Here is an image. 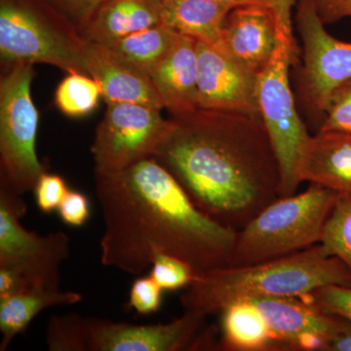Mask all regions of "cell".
Returning <instances> with one entry per match:
<instances>
[{
	"instance_id": "obj_30",
	"label": "cell",
	"mask_w": 351,
	"mask_h": 351,
	"mask_svg": "<svg viewBox=\"0 0 351 351\" xmlns=\"http://www.w3.org/2000/svg\"><path fill=\"white\" fill-rule=\"evenodd\" d=\"M60 217L66 225L82 226L90 216L89 200L86 195L76 191H69L58 208Z\"/></svg>"
},
{
	"instance_id": "obj_32",
	"label": "cell",
	"mask_w": 351,
	"mask_h": 351,
	"mask_svg": "<svg viewBox=\"0 0 351 351\" xmlns=\"http://www.w3.org/2000/svg\"><path fill=\"white\" fill-rule=\"evenodd\" d=\"M325 25L351 18V0H311Z\"/></svg>"
},
{
	"instance_id": "obj_7",
	"label": "cell",
	"mask_w": 351,
	"mask_h": 351,
	"mask_svg": "<svg viewBox=\"0 0 351 351\" xmlns=\"http://www.w3.org/2000/svg\"><path fill=\"white\" fill-rule=\"evenodd\" d=\"M0 78V189L34 191L45 173L36 154L38 112L32 99L34 64L2 66Z\"/></svg>"
},
{
	"instance_id": "obj_23",
	"label": "cell",
	"mask_w": 351,
	"mask_h": 351,
	"mask_svg": "<svg viewBox=\"0 0 351 351\" xmlns=\"http://www.w3.org/2000/svg\"><path fill=\"white\" fill-rule=\"evenodd\" d=\"M319 245L325 255L339 258L351 272V197L337 195Z\"/></svg>"
},
{
	"instance_id": "obj_14",
	"label": "cell",
	"mask_w": 351,
	"mask_h": 351,
	"mask_svg": "<svg viewBox=\"0 0 351 351\" xmlns=\"http://www.w3.org/2000/svg\"><path fill=\"white\" fill-rule=\"evenodd\" d=\"M276 36L274 7H235L226 16L221 46L237 63L258 76L271 59Z\"/></svg>"
},
{
	"instance_id": "obj_6",
	"label": "cell",
	"mask_w": 351,
	"mask_h": 351,
	"mask_svg": "<svg viewBox=\"0 0 351 351\" xmlns=\"http://www.w3.org/2000/svg\"><path fill=\"white\" fill-rule=\"evenodd\" d=\"M86 44L49 0H0L2 66L46 64L88 75Z\"/></svg>"
},
{
	"instance_id": "obj_22",
	"label": "cell",
	"mask_w": 351,
	"mask_h": 351,
	"mask_svg": "<svg viewBox=\"0 0 351 351\" xmlns=\"http://www.w3.org/2000/svg\"><path fill=\"white\" fill-rule=\"evenodd\" d=\"M179 34L167 25H154L104 44L119 53L138 68L151 73L169 52Z\"/></svg>"
},
{
	"instance_id": "obj_28",
	"label": "cell",
	"mask_w": 351,
	"mask_h": 351,
	"mask_svg": "<svg viewBox=\"0 0 351 351\" xmlns=\"http://www.w3.org/2000/svg\"><path fill=\"white\" fill-rule=\"evenodd\" d=\"M163 291L151 274L136 279L129 295V306L141 315L156 313L162 304Z\"/></svg>"
},
{
	"instance_id": "obj_33",
	"label": "cell",
	"mask_w": 351,
	"mask_h": 351,
	"mask_svg": "<svg viewBox=\"0 0 351 351\" xmlns=\"http://www.w3.org/2000/svg\"><path fill=\"white\" fill-rule=\"evenodd\" d=\"M32 290L40 289L32 287V284L16 270L0 267V299Z\"/></svg>"
},
{
	"instance_id": "obj_15",
	"label": "cell",
	"mask_w": 351,
	"mask_h": 351,
	"mask_svg": "<svg viewBox=\"0 0 351 351\" xmlns=\"http://www.w3.org/2000/svg\"><path fill=\"white\" fill-rule=\"evenodd\" d=\"M88 75L100 84L107 104L131 103L162 110L163 101L144 69L101 43H87Z\"/></svg>"
},
{
	"instance_id": "obj_27",
	"label": "cell",
	"mask_w": 351,
	"mask_h": 351,
	"mask_svg": "<svg viewBox=\"0 0 351 351\" xmlns=\"http://www.w3.org/2000/svg\"><path fill=\"white\" fill-rule=\"evenodd\" d=\"M302 297L323 313L351 322V286H323Z\"/></svg>"
},
{
	"instance_id": "obj_8",
	"label": "cell",
	"mask_w": 351,
	"mask_h": 351,
	"mask_svg": "<svg viewBox=\"0 0 351 351\" xmlns=\"http://www.w3.org/2000/svg\"><path fill=\"white\" fill-rule=\"evenodd\" d=\"M175 126V120L164 119L160 110L138 104H108L91 147L95 171L115 172L156 156Z\"/></svg>"
},
{
	"instance_id": "obj_26",
	"label": "cell",
	"mask_w": 351,
	"mask_h": 351,
	"mask_svg": "<svg viewBox=\"0 0 351 351\" xmlns=\"http://www.w3.org/2000/svg\"><path fill=\"white\" fill-rule=\"evenodd\" d=\"M318 131L351 133V80L341 83L330 95Z\"/></svg>"
},
{
	"instance_id": "obj_29",
	"label": "cell",
	"mask_w": 351,
	"mask_h": 351,
	"mask_svg": "<svg viewBox=\"0 0 351 351\" xmlns=\"http://www.w3.org/2000/svg\"><path fill=\"white\" fill-rule=\"evenodd\" d=\"M69 191L63 178L59 175L43 173L34 189L38 209L44 214L55 211Z\"/></svg>"
},
{
	"instance_id": "obj_31",
	"label": "cell",
	"mask_w": 351,
	"mask_h": 351,
	"mask_svg": "<svg viewBox=\"0 0 351 351\" xmlns=\"http://www.w3.org/2000/svg\"><path fill=\"white\" fill-rule=\"evenodd\" d=\"M78 29H82L106 0H49Z\"/></svg>"
},
{
	"instance_id": "obj_12",
	"label": "cell",
	"mask_w": 351,
	"mask_h": 351,
	"mask_svg": "<svg viewBox=\"0 0 351 351\" xmlns=\"http://www.w3.org/2000/svg\"><path fill=\"white\" fill-rule=\"evenodd\" d=\"M199 108L261 115L258 75L232 59L221 44L196 41Z\"/></svg>"
},
{
	"instance_id": "obj_13",
	"label": "cell",
	"mask_w": 351,
	"mask_h": 351,
	"mask_svg": "<svg viewBox=\"0 0 351 351\" xmlns=\"http://www.w3.org/2000/svg\"><path fill=\"white\" fill-rule=\"evenodd\" d=\"M267 321L283 350L326 351L341 317L324 313L304 297L248 300Z\"/></svg>"
},
{
	"instance_id": "obj_20",
	"label": "cell",
	"mask_w": 351,
	"mask_h": 351,
	"mask_svg": "<svg viewBox=\"0 0 351 351\" xmlns=\"http://www.w3.org/2000/svg\"><path fill=\"white\" fill-rule=\"evenodd\" d=\"M221 313V350H283L263 314L251 302H234Z\"/></svg>"
},
{
	"instance_id": "obj_35",
	"label": "cell",
	"mask_w": 351,
	"mask_h": 351,
	"mask_svg": "<svg viewBox=\"0 0 351 351\" xmlns=\"http://www.w3.org/2000/svg\"><path fill=\"white\" fill-rule=\"evenodd\" d=\"M221 3L232 7L246 6V5H263L274 7L278 0H217Z\"/></svg>"
},
{
	"instance_id": "obj_1",
	"label": "cell",
	"mask_w": 351,
	"mask_h": 351,
	"mask_svg": "<svg viewBox=\"0 0 351 351\" xmlns=\"http://www.w3.org/2000/svg\"><path fill=\"white\" fill-rule=\"evenodd\" d=\"M95 186L106 267L137 276L156 253L181 258L197 276L230 265L237 232L198 209L154 157L115 172L95 171Z\"/></svg>"
},
{
	"instance_id": "obj_18",
	"label": "cell",
	"mask_w": 351,
	"mask_h": 351,
	"mask_svg": "<svg viewBox=\"0 0 351 351\" xmlns=\"http://www.w3.org/2000/svg\"><path fill=\"white\" fill-rule=\"evenodd\" d=\"M160 24V0H106L80 34L86 43L106 44Z\"/></svg>"
},
{
	"instance_id": "obj_10",
	"label": "cell",
	"mask_w": 351,
	"mask_h": 351,
	"mask_svg": "<svg viewBox=\"0 0 351 351\" xmlns=\"http://www.w3.org/2000/svg\"><path fill=\"white\" fill-rule=\"evenodd\" d=\"M302 43L299 92L306 107L321 117L328 100L341 83L351 80V43L339 40L325 29L311 0H299L295 13Z\"/></svg>"
},
{
	"instance_id": "obj_2",
	"label": "cell",
	"mask_w": 351,
	"mask_h": 351,
	"mask_svg": "<svg viewBox=\"0 0 351 351\" xmlns=\"http://www.w3.org/2000/svg\"><path fill=\"white\" fill-rule=\"evenodd\" d=\"M173 119L154 158L203 213L239 232L278 199L280 170L261 115L198 108Z\"/></svg>"
},
{
	"instance_id": "obj_11",
	"label": "cell",
	"mask_w": 351,
	"mask_h": 351,
	"mask_svg": "<svg viewBox=\"0 0 351 351\" xmlns=\"http://www.w3.org/2000/svg\"><path fill=\"white\" fill-rule=\"evenodd\" d=\"M205 319L184 311L166 324L133 325L76 314V351L195 350Z\"/></svg>"
},
{
	"instance_id": "obj_9",
	"label": "cell",
	"mask_w": 351,
	"mask_h": 351,
	"mask_svg": "<svg viewBox=\"0 0 351 351\" xmlns=\"http://www.w3.org/2000/svg\"><path fill=\"white\" fill-rule=\"evenodd\" d=\"M27 205L19 195L0 189V267L19 272L40 290H59L60 267L69 256V239L64 232L41 235L21 223Z\"/></svg>"
},
{
	"instance_id": "obj_19",
	"label": "cell",
	"mask_w": 351,
	"mask_h": 351,
	"mask_svg": "<svg viewBox=\"0 0 351 351\" xmlns=\"http://www.w3.org/2000/svg\"><path fill=\"white\" fill-rule=\"evenodd\" d=\"M232 9L217 0H160L161 23L196 41L221 44L223 24Z\"/></svg>"
},
{
	"instance_id": "obj_24",
	"label": "cell",
	"mask_w": 351,
	"mask_h": 351,
	"mask_svg": "<svg viewBox=\"0 0 351 351\" xmlns=\"http://www.w3.org/2000/svg\"><path fill=\"white\" fill-rule=\"evenodd\" d=\"M101 97L100 84L92 76L71 73L58 86L55 101L64 114L82 117L93 112Z\"/></svg>"
},
{
	"instance_id": "obj_4",
	"label": "cell",
	"mask_w": 351,
	"mask_h": 351,
	"mask_svg": "<svg viewBox=\"0 0 351 351\" xmlns=\"http://www.w3.org/2000/svg\"><path fill=\"white\" fill-rule=\"evenodd\" d=\"M295 0H278L274 6L277 36L274 54L258 77V101L279 170V197L297 193L299 169L309 135L297 107L290 82V69L297 59V43L293 29Z\"/></svg>"
},
{
	"instance_id": "obj_3",
	"label": "cell",
	"mask_w": 351,
	"mask_h": 351,
	"mask_svg": "<svg viewBox=\"0 0 351 351\" xmlns=\"http://www.w3.org/2000/svg\"><path fill=\"white\" fill-rule=\"evenodd\" d=\"M326 285L351 286V272L317 244L270 262L198 274L180 300L184 311L207 317L252 298L302 297Z\"/></svg>"
},
{
	"instance_id": "obj_25",
	"label": "cell",
	"mask_w": 351,
	"mask_h": 351,
	"mask_svg": "<svg viewBox=\"0 0 351 351\" xmlns=\"http://www.w3.org/2000/svg\"><path fill=\"white\" fill-rule=\"evenodd\" d=\"M151 276L164 291L189 287L197 274L191 265L165 253H156L152 261Z\"/></svg>"
},
{
	"instance_id": "obj_21",
	"label": "cell",
	"mask_w": 351,
	"mask_h": 351,
	"mask_svg": "<svg viewBox=\"0 0 351 351\" xmlns=\"http://www.w3.org/2000/svg\"><path fill=\"white\" fill-rule=\"evenodd\" d=\"M82 295L73 291L32 290L0 299V350L5 351L14 338L24 332L44 309L82 302Z\"/></svg>"
},
{
	"instance_id": "obj_34",
	"label": "cell",
	"mask_w": 351,
	"mask_h": 351,
	"mask_svg": "<svg viewBox=\"0 0 351 351\" xmlns=\"http://www.w3.org/2000/svg\"><path fill=\"white\" fill-rule=\"evenodd\" d=\"M326 351H351V322L341 317L336 334L328 345Z\"/></svg>"
},
{
	"instance_id": "obj_16",
	"label": "cell",
	"mask_w": 351,
	"mask_h": 351,
	"mask_svg": "<svg viewBox=\"0 0 351 351\" xmlns=\"http://www.w3.org/2000/svg\"><path fill=\"white\" fill-rule=\"evenodd\" d=\"M157 93L173 119L199 108L196 40L179 34L174 45L149 73Z\"/></svg>"
},
{
	"instance_id": "obj_17",
	"label": "cell",
	"mask_w": 351,
	"mask_h": 351,
	"mask_svg": "<svg viewBox=\"0 0 351 351\" xmlns=\"http://www.w3.org/2000/svg\"><path fill=\"white\" fill-rule=\"evenodd\" d=\"M299 177L301 182L319 184L351 197V133L316 132L304 149Z\"/></svg>"
},
{
	"instance_id": "obj_5",
	"label": "cell",
	"mask_w": 351,
	"mask_h": 351,
	"mask_svg": "<svg viewBox=\"0 0 351 351\" xmlns=\"http://www.w3.org/2000/svg\"><path fill=\"white\" fill-rule=\"evenodd\" d=\"M337 193L319 184L279 197L237 233L228 267L287 257L319 244Z\"/></svg>"
}]
</instances>
